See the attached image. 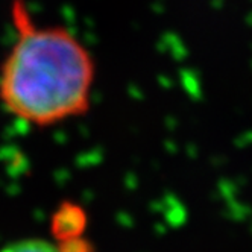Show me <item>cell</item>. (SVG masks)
<instances>
[{
  "instance_id": "1",
  "label": "cell",
  "mask_w": 252,
  "mask_h": 252,
  "mask_svg": "<svg viewBox=\"0 0 252 252\" xmlns=\"http://www.w3.org/2000/svg\"><path fill=\"white\" fill-rule=\"evenodd\" d=\"M14 41L0 63V106L33 128H52L87 116L97 61L75 31L40 25L26 0H11Z\"/></svg>"
},
{
  "instance_id": "2",
  "label": "cell",
  "mask_w": 252,
  "mask_h": 252,
  "mask_svg": "<svg viewBox=\"0 0 252 252\" xmlns=\"http://www.w3.org/2000/svg\"><path fill=\"white\" fill-rule=\"evenodd\" d=\"M88 226V213L76 201H61L50 216V234L55 242L63 243L85 236Z\"/></svg>"
},
{
  "instance_id": "3",
  "label": "cell",
  "mask_w": 252,
  "mask_h": 252,
  "mask_svg": "<svg viewBox=\"0 0 252 252\" xmlns=\"http://www.w3.org/2000/svg\"><path fill=\"white\" fill-rule=\"evenodd\" d=\"M0 252H58V248L41 239H25L6 245Z\"/></svg>"
},
{
  "instance_id": "4",
  "label": "cell",
  "mask_w": 252,
  "mask_h": 252,
  "mask_svg": "<svg viewBox=\"0 0 252 252\" xmlns=\"http://www.w3.org/2000/svg\"><path fill=\"white\" fill-rule=\"evenodd\" d=\"M57 248H58V252H96V246L85 236L79 237V239L58 243Z\"/></svg>"
}]
</instances>
